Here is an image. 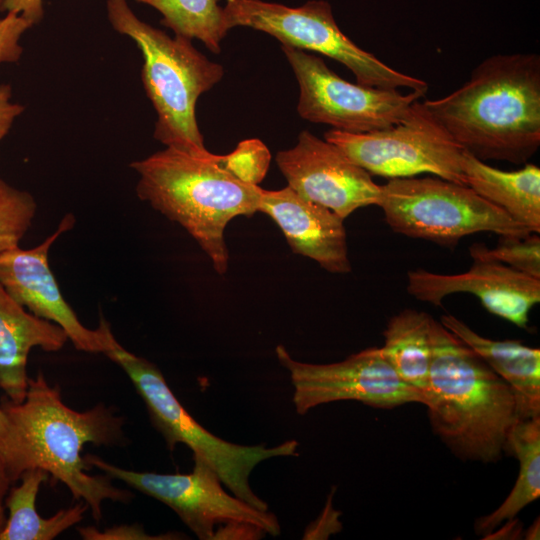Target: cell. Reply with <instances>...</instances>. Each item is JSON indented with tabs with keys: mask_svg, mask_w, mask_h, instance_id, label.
<instances>
[{
	"mask_svg": "<svg viewBox=\"0 0 540 540\" xmlns=\"http://www.w3.org/2000/svg\"><path fill=\"white\" fill-rule=\"evenodd\" d=\"M9 430V424L7 417L3 411V409L0 406V448L2 447L3 443L5 442Z\"/></svg>",
	"mask_w": 540,
	"mask_h": 540,
	"instance_id": "obj_32",
	"label": "cell"
},
{
	"mask_svg": "<svg viewBox=\"0 0 540 540\" xmlns=\"http://www.w3.org/2000/svg\"><path fill=\"white\" fill-rule=\"evenodd\" d=\"M259 212L280 228L291 250L333 274L351 271L344 219L289 186L262 189Z\"/></svg>",
	"mask_w": 540,
	"mask_h": 540,
	"instance_id": "obj_16",
	"label": "cell"
},
{
	"mask_svg": "<svg viewBox=\"0 0 540 540\" xmlns=\"http://www.w3.org/2000/svg\"><path fill=\"white\" fill-rule=\"evenodd\" d=\"M378 205L388 226L407 237L455 245L465 236L530 232L467 185L439 177L394 178L381 185Z\"/></svg>",
	"mask_w": 540,
	"mask_h": 540,
	"instance_id": "obj_8",
	"label": "cell"
},
{
	"mask_svg": "<svg viewBox=\"0 0 540 540\" xmlns=\"http://www.w3.org/2000/svg\"><path fill=\"white\" fill-rule=\"evenodd\" d=\"M506 452L519 461L515 485L504 502L476 521L478 534L488 536L504 521H510L540 496V415L519 418L511 428Z\"/></svg>",
	"mask_w": 540,
	"mask_h": 540,
	"instance_id": "obj_20",
	"label": "cell"
},
{
	"mask_svg": "<svg viewBox=\"0 0 540 540\" xmlns=\"http://www.w3.org/2000/svg\"><path fill=\"white\" fill-rule=\"evenodd\" d=\"M223 9L229 30L249 27L273 36L282 45L323 54L348 68L359 84L423 94L428 89L424 80L395 70L351 41L326 1L312 0L292 8L262 0H226Z\"/></svg>",
	"mask_w": 540,
	"mask_h": 540,
	"instance_id": "obj_9",
	"label": "cell"
},
{
	"mask_svg": "<svg viewBox=\"0 0 540 540\" xmlns=\"http://www.w3.org/2000/svg\"><path fill=\"white\" fill-rule=\"evenodd\" d=\"M407 292L414 298L440 305L456 293L476 296L490 313L526 329L531 309L540 302V280L491 260H473L459 274L417 269L407 273Z\"/></svg>",
	"mask_w": 540,
	"mask_h": 540,
	"instance_id": "obj_15",
	"label": "cell"
},
{
	"mask_svg": "<svg viewBox=\"0 0 540 540\" xmlns=\"http://www.w3.org/2000/svg\"><path fill=\"white\" fill-rule=\"evenodd\" d=\"M473 260H491L505 264L518 272L540 280V237L538 233L520 236H500L496 247L483 244L469 248Z\"/></svg>",
	"mask_w": 540,
	"mask_h": 540,
	"instance_id": "obj_24",
	"label": "cell"
},
{
	"mask_svg": "<svg viewBox=\"0 0 540 540\" xmlns=\"http://www.w3.org/2000/svg\"><path fill=\"white\" fill-rule=\"evenodd\" d=\"M140 200L179 224L223 275L229 254L227 224L238 216L259 212L262 188L247 183L230 170L222 155L198 156L172 147L134 161Z\"/></svg>",
	"mask_w": 540,
	"mask_h": 540,
	"instance_id": "obj_4",
	"label": "cell"
},
{
	"mask_svg": "<svg viewBox=\"0 0 540 540\" xmlns=\"http://www.w3.org/2000/svg\"><path fill=\"white\" fill-rule=\"evenodd\" d=\"M1 1V0H0Z\"/></svg>",
	"mask_w": 540,
	"mask_h": 540,
	"instance_id": "obj_35",
	"label": "cell"
},
{
	"mask_svg": "<svg viewBox=\"0 0 540 540\" xmlns=\"http://www.w3.org/2000/svg\"><path fill=\"white\" fill-rule=\"evenodd\" d=\"M462 171L468 187L503 210L532 233L540 232V168L525 165L504 171L486 164L466 150Z\"/></svg>",
	"mask_w": 540,
	"mask_h": 540,
	"instance_id": "obj_19",
	"label": "cell"
},
{
	"mask_svg": "<svg viewBox=\"0 0 540 540\" xmlns=\"http://www.w3.org/2000/svg\"><path fill=\"white\" fill-rule=\"evenodd\" d=\"M225 167L241 180L258 185L266 175L271 155L257 139L242 141L228 155H222Z\"/></svg>",
	"mask_w": 540,
	"mask_h": 540,
	"instance_id": "obj_26",
	"label": "cell"
},
{
	"mask_svg": "<svg viewBox=\"0 0 540 540\" xmlns=\"http://www.w3.org/2000/svg\"><path fill=\"white\" fill-rule=\"evenodd\" d=\"M78 532L86 540H149V539H179L178 534L168 533L159 536H151L137 525H121L106 528L102 531L95 527H81Z\"/></svg>",
	"mask_w": 540,
	"mask_h": 540,
	"instance_id": "obj_28",
	"label": "cell"
},
{
	"mask_svg": "<svg viewBox=\"0 0 540 540\" xmlns=\"http://www.w3.org/2000/svg\"><path fill=\"white\" fill-rule=\"evenodd\" d=\"M67 340L60 326L30 313L0 284V389L7 399L15 403L24 400L28 356L33 348L55 352Z\"/></svg>",
	"mask_w": 540,
	"mask_h": 540,
	"instance_id": "obj_17",
	"label": "cell"
},
{
	"mask_svg": "<svg viewBox=\"0 0 540 540\" xmlns=\"http://www.w3.org/2000/svg\"><path fill=\"white\" fill-rule=\"evenodd\" d=\"M440 323L480 356L512 389L520 418L540 415V350L515 340H492L452 315Z\"/></svg>",
	"mask_w": 540,
	"mask_h": 540,
	"instance_id": "obj_18",
	"label": "cell"
},
{
	"mask_svg": "<svg viewBox=\"0 0 540 540\" xmlns=\"http://www.w3.org/2000/svg\"><path fill=\"white\" fill-rule=\"evenodd\" d=\"M103 354L126 372L143 399L151 422L169 449L173 450L178 443L185 444L192 450L193 457L203 459L216 471L232 494L260 510H268L267 503L251 489L250 473L266 459L296 455V440H288L272 448L244 446L223 440L202 427L185 410L156 365L126 350L111 330Z\"/></svg>",
	"mask_w": 540,
	"mask_h": 540,
	"instance_id": "obj_6",
	"label": "cell"
},
{
	"mask_svg": "<svg viewBox=\"0 0 540 540\" xmlns=\"http://www.w3.org/2000/svg\"><path fill=\"white\" fill-rule=\"evenodd\" d=\"M539 518H537L534 523L530 526V528H528L526 534H525V538L526 539H529V540H535V539H539V535H540V525H539Z\"/></svg>",
	"mask_w": 540,
	"mask_h": 540,
	"instance_id": "obj_33",
	"label": "cell"
},
{
	"mask_svg": "<svg viewBox=\"0 0 540 540\" xmlns=\"http://www.w3.org/2000/svg\"><path fill=\"white\" fill-rule=\"evenodd\" d=\"M9 424L0 448L11 483L28 469L39 468L62 482L76 500H83L96 521L104 500L127 502L132 494L113 486L109 476L90 475L81 457L86 443L116 445L124 439V418L104 404L79 412L64 404L57 386L39 372L28 379L23 401L0 405Z\"/></svg>",
	"mask_w": 540,
	"mask_h": 540,
	"instance_id": "obj_1",
	"label": "cell"
},
{
	"mask_svg": "<svg viewBox=\"0 0 540 540\" xmlns=\"http://www.w3.org/2000/svg\"><path fill=\"white\" fill-rule=\"evenodd\" d=\"M152 6L162 15L161 24L175 35L201 41L211 52L219 53L229 31L224 9L218 0H135Z\"/></svg>",
	"mask_w": 540,
	"mask_h": 540,
	"instance_id": "obj_23",
	"label": "cell"
},
{
	"mask_svg": "<svg viewBox=\"0 0 540 540\" xmlns=\"http://www.w3.org/2000/svg\"><path fill=\"white\" fill-rule=\"evenodd\" d=\"M11 484L12 483L8 477L3 461L0 458V501H3L4 496L6 495Z\"/></svg>",
	"mask_w": 540,
	"mask_h": 540,
	"instance_id": "obj_31",
	"label": "cell"
},
{
	"mask_svg": "<svg viewBox=\"0 0 540 540\" xmlns=\"http://www.w3.org/2000/svg\"><path fill=\"white\" fill-rule=\"evenodd\" d=\"M423 104L478 159L525 164L540 146V56L488 57L457 90Z\"/></svg>",
	"mask_w": 540,
	"mask_h": 540,
	"instance_id": "obj_2",
	"label": "cell"
},
{
	"mask_svg": "<svg viewBox=\"0 0 540 540\" xmlns=\"http://www.w3.org/2000/svg\"><path fill=\"white\" fill-rule=\"evenodd\" d=\"M106 11L113 29L131 38L142 53L141 80L157 115L154 138L166 147L210 155L195 109L198 98L223 78V67L198 51L192 40L171 37L142 21L127 0H107Z\"/></svg>",
	"mask_w": 540,
	"mask_h": 540,
	"instance_id": "obj_5",
	"label": "cell"
},
{
	"mask_svg": "<svg viewBox=\"0 0 540 540\" xmlns=\"http://www.w3.org/2000/svg\"><path fill=\"white\" fill-rule=\"evenodd\" d=\"M430 343V388L425 406L433 432L463 460L498 461L520 418L514 392L434 318Z\"/></svg>",
	"mask_w": 540,
	"mask_h": 540,
	"instance_id": "obj_3",
	"label": "cell"
},
{
	"mask_svg": "<svg viewBox=\"0 0 540 540\" xmlns=\"http://www.w3.org/2000/svg\"><path fill=\"white\" fill-rule=\"evenodd\" d=\"M2 502L3 501H0V532L2 531L6 522V517H5L4 507H3Z\"/></svg>",
	"mask_w": 540,
	"mask_h": 540,
	"instance_id": "obj_34",
	"label": "cell"
},
{
	"mask_svg": "<svg viewBox=\"0 0 540 540\" xmlns=\"http://www.w3.org/2000/svg\"><path fill=\"white\" fill-rule=\"evenodd\" d=\"M299 85V115L348 133L388 128L406 117L411 105L425 94L382 89L348 82L325 62L304 50L281 45Z\"/></svg>",
	"mask_w": 540,
	"mask_h": 540,
	"instance_id": "obj_11",
	"label": "cell"
},
{
	"mask_svg": "<svg viewBox=\"0 0 540 540\" xmlns=\"http://www.w3.org/2000/svg\"><path fill=\"white\" fill-rule=\"evenodd\" d=\"M193 459L189 474L127 470L95 455H87L84 461L170 507L199 539H260L280 534L274 514L228 494L216 471L203 459Z\"/></svg>",
	"mask_w": 540,
	"mask_h": 540,
	"instance_id": "obj_7",
	"label": "cell"
},
{
	"mask_svg": "<svg viewBox=\"0 0 540 540\" xmlns=\"http://www.w3.org/2000/svg\"><path fill=\"white\" fill-rule=\"evenodd\" d=\"M33 25L20 14L7 12L0 18V64L20 59L23 47L20 40Z\"/></svg>",
	"mask_w": 540,
	"mask_h": 540,
	"instance_id": "obj_27",
	"label": "cell"
},
{
	"mask_svg": "<svg viewBox=\"0 0 540 540\" xmlns=\"http://www.w3.org/2000/svg\"><path fill=\"white\" fill-rule=\"evenodd\" d=\"M431 316L414 309L394 315L383 332L381 353L399 378L427 399L430 383ZM427 404V403H426Z\"/></svg>",
	"mask_w": 540,
	"mask_h": 540,
	"instance_id": "obj_21",
	"label": "cell"
},
{
	"mask_svg": "<svg viewBox=\"0 0 540 540\" xmlns=\"http://www.w3.org/2000/svg\"><path fill=\"white\" fill-rule=\"evenodd\" d=\"M276 356L290 373L293 403L300 415L316 406L343 400L388 409L412 402L427 403L421 392L399 378L380 348L365 349L331 364L299 362L281 345L276 347Z\"/></svg>",
	"mask_w": 540,
	"mask_h": 540,
	"instance_id": "obj_12",
	"label": "cell"
},
{
	"mask_svg": "<svg viewBox=\"0 0 540 540\" xmlns=\"http://www.w3.org/2000/svg\"><path fill=\"white\" fill-rule=\"evenodd\" d=\"M74 223L73 215L67 214L56 231L41 244L30 249L17 245L2 252L0 284L30 313L60 326L76 349L104 353L109 323L101 316L96 329L85 327L64 299L49 267L48 253L52 244Z\"/></svg>",
	"mask_w": 540,
	"mask_h": 540,
	"instance_id": "obj_14",
	"label": "cell"
},
{
	"mask_svg": "<svg viewBox=\"0 0 540 540\" xmlns=\"http://www.w3.org/2000/svg\"><path fill=\"white\" fill-rule=\"evenodd\" d=\"M48 476L39 468L21 474L20 485L10 491L5 501L8 518L0 532V540H52L83 519L89 508L85 502L59 510L50 518L38 514L37 494Z\"/></svg>",
	"mask_w": 540,
	"mask_h": 540,
	"instance_id": "obj_22",
	"label": "cell"
},
{
	"mask_svg": "<svg viewBox=\"0 0 540 540\" xmlns=\"http://www.w3.org/2000/svg\"><path fill=\"white\" fill-rule=\"evenodd\" d=\"M37 204L27 191L0 177V254L19 245L36 215Z\"/></svg>",
	"mask_w": 540,
	"mask_h": 540,
	"instance_id": "obj_25",
	"label": "cell"
},
{
	"mask_svg": "<svg viewBox=\"0 0 540 540\" xmlns=\"http://www.w3.org/2000/svg\"><path fill=\"white\" fill-rule=\"evenodd\" d=\"M0 10L18 13L32 25L39 23L44 16L43 0H1Z\"/></svg>",
	"mask_w": 540,
	"mask_h": 540,
	"instance_id": "obj_30",
	"label": "cell"
},
{
	"mask_svg": "<svg viewBox=\"0 0 540 540\" xmlns=\"http://www.w3.org/2000/svg\"><path fill=\"white\" fill-rule=\"evenodd\" d=\"M275 160L290 188L343 219L380 203L381 185L338 146L307 130L300 132L294 147L279 151Z\"/></svg>",
	"mask_w": 540,
	"mask_h": 540,
	"instance_id": "obj_13",
	"label": "cell"
},
{
	"mask_svg": "<svg viewBox=\"0 0 540 540\" xmlns=\"http://www.w3.org/2000/svg\"><path fill=\"white\" fill-rule=\"evenodd\" d=\"M324 139L370 175L394 179L428 173L466 185L464 149L419 100L404 119L388 128L367 133L331 129Z\"/></svg>",
	"mask_w": 540,
	"mask_h": 540,
	"instance_id": "obj_10",
	"label": "cell"
},
{
	"mask_svg": "<svg viewBox=\"0 0 540 540\" xmlns=\"http://www.w3.org/2000/svg\"><path fill=\"white\" fill-rule=\"evenodd\" d=\"M12 91L8 84H0V141L5 137L14 121L25 107L11 101Z\"/></svg>",
	"mask_w": 540,
	"mask_h": 540,
	"instance_id": "obj_29",
	"label": "cell"
}]
</instances>
